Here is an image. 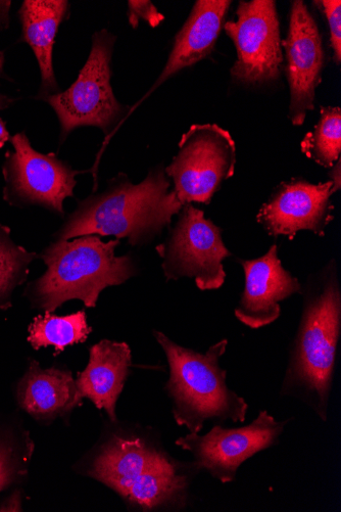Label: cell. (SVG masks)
I'll return each mask as SVG.
<instances>
[{
  "label": "cell",
  "mask_w": 341,
  "mask_h": 512,
  "mask_svg": "<svg viewBox=\"0 0 341 512\" xmlns=\"http://www.w3.org/2000/svg\"><path fill=\"white\" fill-rule=\"evenodd\" d=\"M68 8L69 3L65 0H26L19 11L23 40L30 45L39 65L43 95L59 89L53 53L56 36Z\"/></svg>",
  "instance_id": "ac0fdd59"
},
{
  "label": "cell",
  "mask_w": 341,
  "mask_h": 512,
  "mask_svg": "<svg viewBox=\"0 0 341 512\" xmlns=\"http://www.w3.org/2000/svg\"><path fill=\"white\" fill-rule=\"evenodd\" d=\"M4 65H5V55L3 52H0V76H2V74H3ZM10 103H11L10 99L0 95V110L7 108L10 105Z\"/></svg>",
  "instance_id": "4316f807"
},
{
  "label": "cell",
  "mask_w": 341,
  "mask_h": 512,
  "mask_svg": "<svg viewBox=\"0 0 341 512\" xmlns=\"http://www.w3.org/2000/svg\"><path fill=\"white\" fill-rule=\"evenodd\" d=\"M11 143L14 151L7 153L3 166L5 201L17 208L40 206L63 217L64 201L74 197L80 172L56 154L34 150L24 132L14 135Z\"/></svg>",
  "instance_id": "9c48e42d"
},
{
  "label": "cell",
  "mask_w": 341,
  "mask_h": 512,
  "mask_svg": "<svg viewBox=\"0 0 341 512\" xmlns=\"http://www.w3.org/2000/svg\"><path fill=\"white\" fill-rule=\"evenodd\" d=\"M10 138V132L6 127V124L4 123L3 119L0 118V149L4 148Z\"/></svg>",
  "instance_id": "83f0119b"
},
{
  "label": "cell",
  "mask_w": 341,
  "mask_h": 512,
  "mask_svg": "<svg viewBox=\"0 0 341 512\" xmlns=\"http://www.w3.org/2000/svg\"><path fill=\"white\" fill-rule=\"evenodd\" d=\"M132 353L126 343L103 340L89 350L86 368L76 380L80 398L89 399L97 409H104L112 423H117V402L130 376Z\"/></svg>",
  "instance_id": "9a60e30c"
},
{
  "label": "cell",
  "mask_w": 341,
  "mask_h": 512,
  "mask_svg": "<svg viewBox=\"0 0 341 512\" xmlns=\"http://www.w3.org/2000/svg\"><path fill=\"white\" fill-rule=\"evenodd\" d=\"M119 245V240L106 243L93 235L55 241L40 255L45 273L27 286L24 296L44 313L71 300L94 308L104 290L125 284L137 273L130 255L116 256Z\"/></svg>",
  "instance_id": "277c9868"
},
{
  "label": "cell",
  "mask_w": 341,
  "mask_h": 512,
  "mask_svg": "<svg viewBox=\"0 0 341 512\" xmlns=\"http://www.w3.org/2000/svg\"><path fill=\"white\" fill-rule=\"evenodd\" d=\"M0 511H23L22 495L20 490H15L2 505Z\"/></svg>",
  "instance_id": "d4e9b609"
},
{
  "label": "cell",
  "mask_w": 341,
  "mask_h": 512,
  "mask_svg": "<svg viewBox=\"0 0 341 512\" xmlns=\"http://www.w3.org/2000/svg\"><path fill=\"white\" fill-rule=\"evenodd\" d=\"M201 472L193 461L171 457L150 436L114 435L95 457L89 475L140 511L185 508Z\"/></svg>",
  "instance_id": "7a4b0ae2"
},
{
  "label": "cell",
  "mask_w": 341,
  "mask_h": 512,
  "mask_svg": "<svg viewBox=\"0 0 341 512\" xmlns=\"http://www.w3.org/2000/svg\"><path fill=\"white\" fill-rule=\"evenodd\" d=\"M12 2H0V30L7 29L10 25V9Z\"/></svg>",
  "instance_id": "484cf974"
},
{
  "label": "cell",
  "mask_w": 341,
  "mask_h": 512,
  "mask_svg": "<svg viewBox=\"0 0 341 512\" xmlns=\"http://www.w3.org/2000/svg\"><path fill=\"white\" fill-rule=\"evenodd\" d=\"M241 265L246 285L234 314L251 329L258 330L275 322L281 314L280 303L303 293L299 279L283 268L275 245L266 255L241 261Z\"/></svg>",
  "instance_id": "5bb4252c"
},
{
  "label": "cell",
  "mask_w": 341,
  "mask_h": 512,
  "mask_svg": "<svg viewBox=\"0 0 341 512\" xmlns=\"http://www.w3.org/2000/svg\"><path fill=\"white\" fill-rule=\"evenodd\" d=\"M116 37L108 31L92 37L91 52L72 86L45 100L55 110L63 136L83 126H94L106 133L122 111L111 85V60Z\"/></svg>",
  "instance_id": "ba28073f"
},
{
  "label": "cell",
  "mask_w": 341,
  "mask_h": 512,
  "mask_svg": "<svg viewBox=\"0 0 341 512\" xmlns=\"http://www.w3.org/2000/svg\"><path fill=\"white\" fill-rule=\"evenodd\" d=\"M19 406L38 423H48L81 404L72 372L58 367L42 368L31 360L17 385Z\"/></svg>",
  "instance_id": "2e32d148"
},
{
  "label": "cell",
  "mask_w": 341,
  "mask_h": 512,
  "mask_svg": "<svg viewBox=\"0 0 341 512\" xmlns=\"http://www.w3.org/2000/svg\"><path fill=\"white\" fill-rule=\"evenodd\" d=\"M235 44L237 61L233 78L245 83L275 80L283 61L279 20L273 0L241 2L236 21L225 24Z\"/></svg>",
  "instance_id": "8fae6325"
},
{
  "label": "cell",
  "mask_w": 341,
  "mask_h": 512,
  "mask_svg": "<svg viewBox=\"0 0 341 512\" xmlns=\"http://www.w3.org/2000/svg\"><path fill=\"white\" fill-rule=\"evenodd\" d=\"M341 333V291L331 267L305 291L304 309L281 384V397L308 406L328 421Z\"/></svg>",
  "instance_id": "3957f363"
},
{
  "label": "cell",
  "mask_w": 341,
  "mask_h": 512,
  "mask_svg": "<svg viewBox=\"0 0 341 512\" xmlns=\"http://www.w3.org/2000/svg\"><path fill=\"white\" fill-rule=\"evenodd\" d=\"M169 189L166 172L160 169L151 171L139 184L120 174L106 191L79 203L58 230L56 241L95 235L128 239L132 246L149 243L183 208Z\"/></svg>",
  "instance_id": "6da1fadb"
},
{
  "label": "cell",
  "mask_w": 341,
  "mask_h": 512,
  "mask_svg": "<svg viewBox=\"0 0 341 512\" xmlns=\"http://www.w3.org/2000/svg\"><path fill=\"white\" fill-rule=\"evenodd\" d=\"M235 165V143L227 130L215 124L192 125L165 172L183 206L209 204L223 181L233 176Z\"/></svg>",
  "instance_id": "8992f818"
},
{
  "label": "cell",
  "mask_w": 341,
  "mask_h": 512,
  "mask_svg": "<svg viewBox=\"0 0 341 512\" xmlns=\"http://www.w3.org/2000/svg\"><path fill=\"white\" fill-rule=\"evenodd\" d=\"M128 8L129 23L134 29L137 28L141 19L148 22L154 28L165 20V17L152 2H143V0L135 2V0H132V2L128 3Z\"/></svg>",
  "instance_id": "cb8c5ba5"
},
{
  "label": "cell",
  "mask_w": 341,
  "mask_h": 512,
  "mask_svg": "<svg viewBox=\"0 0 341 512\" xmlns=\"http://www.w3.org/2000/svg\"><path fill=\"white\" fill-rule=\"evenodd\" d=\"M231 5L228 0H199L176 36L168 62L154 89L186 67L199 63L214 49Z\"/></svg>",
  "instance_id": "e0dca14e"
},
{
  "label": "cell",
  "mask_w": 341,
  "mask_h": 512,
  "mask_svg": "<svg viewBox=\"0 0 341 512\" xmlns=\"http://www.w3.org/2000/svg\"><path fill=\"white\" fill-rule=\"evenodd\" d=\"M290 420L277 421L267 410L256 420L240 428L215 425L206 435L189 433L176 440V445L191 453L194 464L222 484L236 480L241 464L279 444Z\"/></svg>",
  "instance_id": "30bf717a"
},
{
  "label": "cell",
  "mask_w": 341,
  "mask_h": 512,
  "mask_svg": "<svg viewBox=\"0 0 341 512\" xmlns=\"http://www.w3.org/2000/svg\"><path fill=\"white\" fill-rule=\"evenodd\" d=\"M154 336L168 360L170 377L165 391L178 426L200 434L208 422L222 426L228 421L246 422L249 404L229 388L227 371L220 365L227 340L200 353L176 344L161 332L155 331Z\"/></svg>",
  "instance_id": "5b68a950"
},
{
  "label": "cell",
  "mask_w": 341,
  "mask_h": 512,
  "mask_svg": "<svg viewBox=\"0 0 341 512\" xmlns=\"http://www.w3.org/2000/svg\"><path fill=\"white\" fill-rule=\"evenodd\" d=\"M28 332V342L34 350L54 347L58 356L67 347L86 342L92 331L82 310L66 316L45 312L33 319Z\"/></svg>",
  "instance_id": "ffe728a7"
},
{
  "label": "cell",
  "mask_w": 341,
  "mask_h": 512,
  "mask_svg": "<svg viewBox=\"0 0 341 512\" xmlns=\"http://www.w3.org/2000/svg\"><path fill=\"white\" fill-rule=\"evenodd\" d=\"M321 4L330 27L335 61L339 64L341 60V2L340 0H324Z\"/></svg>",
  "instance_id": "603a6c76"
},
{
  "label": "cell",
  "mask_w": 341,
  "mask_h": 512,
  "mask_svg": "<svg viewBox=\"0 0 341 512\" xmlns=\"http://www.w3.org/2000/svg\"><path fill=\"white\" fill-rule=\"evenodd\" d=\"M303 152L323 167H333L341 153V112L339 108H322L315 132L302 144Z\"/></svg>",
  "instance_id": "7402d4cb"
},
{
  "label": "cell",
  "mask_w": 341,
  "mask_h": 512,
  "mask_svg": "<svg viewBox=\"0 0 341 512\" xmlns=\"http://www.w3.org/2000/svg\"><path fill=\"white\" fill-rule=\"evenodd\" d=\"M163 259L167 281L193 278L201 291H215L225 282L223 261L231 254L224 245L222 231L191 204L183 206L170 236L157 247Z\"/></svg>",
  "instance_id": "52a82bcc"
},
{
  "label": "cell",
  "mask_w": 341,
  "mask_h": 512,
  "mask_svg": "<svg viewBox=\"0 0 341 512\" xmlns=\"http://www.w3.org/2000/svg\"><path fill=\"white\" fill-rule=\"evenodd\" d=\"M35 444L21 418L0 413V493L25 482Z\"/></svg>",
  "instance_id": "d6986e66"
},
{
  "label": "cell",
  "mask_w": 341,
  "mask_h": 512,
  "mask_svg": "<svg viewBox=\"0 0 341 512\" xmlns=\"http://www.w3.org/2000/svg\"><path fill=\"white\" fill-rule=\"evenodd\" d=\"M36 258L37 254L13 241L10 227L0 223V309L12 307L13 294L27 281Z\"/></svg>",
  "instance_id": "44dd1931"
},
{
  "label": "cell",
  "mask_w": 341,
  "mask_h": 512,
  "mask_svg": "<svg viewBox=\"0 0 341 512\" xmlns=\"http://www.w3.org/2000/svg\"><path fill=\"white\" fill-rule=\"evenodd\" d=\"M337 191L333 181L312 184L306 181L282 183L259 215V222L274 237L290 240L300 230H312L323 235L332 219L331 196Z\"/></svg>",
  "instance_id": "4fadbf2b"
},
{
  "label": "cell",
  "mask_w": 341,
  "mask_h": 512,
  "mask_svg": "<svg viewBox=\"0 0 341 512\" xmlns=\"http://www.w3.org/2000/svg\"><path fill=\"white\" fill-rule=\"evenodd\" d=\"M283 45L291 93L289 116L292 123L301 126L307 112L314 109L324 53L317 24L305 3L300 0L292 3L288 37Z\"/></svg>",
  "instance_id": "7c38bea8"
}]
</instances>
